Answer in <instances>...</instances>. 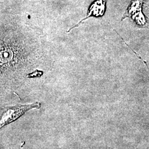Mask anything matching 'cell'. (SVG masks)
Listing matches in <instances>:
<instances>
[{
  "instance_id": "1",
  "label": "cell",
  "mask_w": 149,
  "mask_h": 149,
  "mask_svg": "<svg viewBox=\"0 0 149 149\" xmlns=\"http://www.w3.org/2000/svg\"><path fill=\"white\" fill-rule=\"evenodd\" d=\"M41 107L39 102L28 104H18L15 106L5 107L0 117V129L3 127L15 122L27 111L33 109H39Z\"/></svg>"
},
{
  "instance_id": "2",
  "label": "cell",
  "mask_w": 149,
  "mask_h": 149,
  "mask_svg": "<svg viewBox=\"0 0 149 149\" xmlns=\"http://www.w3.org/2000/svg\"><path fill=\"white\" fill-rule=\"evenodd\" d=\"M107 0H96L91 5L87 15L83 19H82L79 23H77L75 26L70 28L69 30L67 31V33L70 32L71 30L75 28L79 27L80 25L83 23L90 17H101L103 16L106 12V9Z\"/></svg>"
},
{
  "instance_id": "3",
  "label": "cell",
  "mask_w": 149,
  "mask_h": 149,
  "mask_svg": "<svg viewBox=\"0 0 149 149\" xmlns=\"http://www.w3.org/2000/svg\"><path fill=\"white\" fill-rule=\"evenodd\" d=\"M143 0H132L126 12L124 13L122 18V21L129 17H133L135 13H138V15L141 18H144V16L141 13V3Z\"/></svg>"
}]
</instances>
